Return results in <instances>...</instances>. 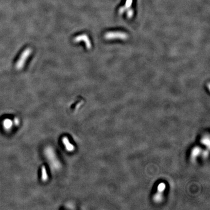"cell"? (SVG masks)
<instances>
[{"instance_id": "6da1fadb", "label": "cell", "mask_w": 210, "mask_h": 210, "mask_svg": "<svg viewBox=\"0 0 210 210\" xmlns=\"http://www.w3.org/2000/svg\"><path fill=\"white\" fill-rule=\"evenodd\" d=\"M104 37L106 39L109 40L115 39L126 40L128 38V35L126 33L123 32H109L105 34Z\"/></svg>"}, {"instance_id": "7a4b0ae2", "label": "cell", "mask_w": 210, "mask_h": 210, "mask_svg": "<svg viewBox=\"0 0 210 210\" xmlns=\"http://www.w3.org/2000/svg\"><path fill=\"white\" fill-rule=\"evenodd\" d=\"M32 51L30 48H27L24 51V52L21 54V56L20 57L19 59L18 60L16 64V68L18 69H21L23 67V66L24 65L25 61L26 60L27 58L29 57Z\"/></svg>"}, {"instance_id": "3957f363", "label": "cell", "mask_w": 210, "mask_h": 210, "mask_svg": "<svg viewBox=\"0 0 210 210\" xmlns=\"http://www.w3.org/2000/svg\"><path fill=\"white\" fill-rule=\"evenodd\" d=\"M81 41L84 42L88 49L91 48L92 44L90 40H89V38L86 35H81L80 36H77L74 39V42H79Z\"/></svg>"}, {"instance_id": "277c9868", "label": "cell", "mask_w": 210, "mask_h": 210, "mask_svg": "<svg viewBox=\"0 0 210 210\" xmlns=\"http://www.w3.org/2000/svg\"><path fill=\"white\" fill-rule=\"evenodd\" d=\"M62 140H63V142L64 145H65V148H66V149L68 151H72L74 150V146L69 141V139L67 137H64L63 138Z\"/></svg>"}, {"instance_id": "5b68a950", "label": "cell", "mask_w": 210, "mask_h": 210, "mask_svg": "<svg viewBox=\"0 0 210 210\" xmlns=\"http://www.w3.org/2000/svg\"><path fill=\"white\" fill-rule=\"evenodd\" d=\"M2 125L5 129L9 130L12 127L13 122L9 119H5L3 121Z\"/></svg>"}, {"instance_id": "8992f818", "label": "cell", "mask_w": 210, "mask_h": 210, "mask_svg": "<svg viewBox=\"0 0 210 210\" xmlns=\"http://www.w3.org/2000/svg\"><path fill=\"white\" fill-rule=\"evenodd\" d=\"M42 179L43 181H46L48 179L47 173L44 166H43L42 168Z\"/></svg>"}, {"instance_id": "52a82bcc", "label": "cell", "mask_w": 210, "mask_h": 210, "mask_svg": "<svg viewBox=\"0 0 210 210\" xmlns=\"http://www.w3.org/2000/svg\"><path fill=\"white\" fill-rule=\"evenodd\" d=\"M200 149L199 148H195L193 150L192 155L193 157H196L200 153Z\"/></svg>"}, {"instance_id": "ba28073f", "label": "cell", "mask_w": 210, "mask_h": 210, "mask_svg": "<svg viewBox=\"0 0 210 210\" xmlns=\"http://www.w3.org/2000/svg\"><path fill=\"white\" fill-rule=\"evenodd\" d=\"M154 199L155 200V201H157V202L161 201L162 199V195H161V194L159 193L156 195H155L154 196Z\"/></svg>"}, {"instance_id": "9c48e42d", "label": "cell", "mask_w": 210, "mask_h": 210, "mask_svg": "<svg viewBox=\"0 0 210 210\" xmlns=\"http://www.w3.org/2000/svg\"><path fill=\"white\" fill-rule=\"evenodd\" d=\"M166 188V185L163 183L160 184L158 187V190L159 193L163 192Z\"/></svg>"}, {"instance_id": "30bf717a", "label": "cell", "mask_w": 210, "mask_h": 210, "mask_svg": "<svg viewBox=\"0 0 210 210\" xmlns=\"http://www.w3.org/2000/svg\"><path fill=\"white\" fill-rule=\"evenodd\" d=\"M202 142L205 145H209V144H210L209 139L208 138H205L202 140Z\"/></svg>"}, {"instance_id": "8fae6325", "label": "cell", "mask_w": 210, "mask_h": 210, "mask_svg": "<svg viewBox=\"0 0 210 210\" xmlns=\"http://www.w3.org/2000/svg\"><path fill=\"white\" fill-rule=\"evenodd\" d=\"M133 15V11L132 9H129L127 13V15L128 18H131Z\"/></svg>"}, {"instance_id": "7c38bea8", "label": "cell", "mask_w": 210, "mask_h": 210, "mask_svg": "<svg viewBox=\"0 0 210 210\" xmlns=\"http://www.w3.org/2000/svg\"><path fill=\"white\" fill-rule=\"evenodd\" d=\"M14 123H15V124H17V125L19 123V120H18V119L17 118H15V119H14Z\"/></svg>"}]
</instances>
